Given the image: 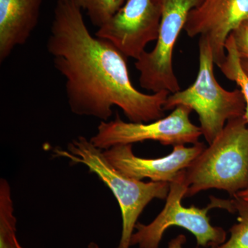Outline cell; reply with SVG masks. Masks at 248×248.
<instances>
[{
    "label": "cell",
    "instance_id": "6da1fadb",
    "mask_svg": "<svg viewBox=\"0 0 248 248\" xmlns=\"http://www.w3.org/2000/svg\"><path fill=\"white\" fill-rule=\"evenodd\" d=\"M46 48L66 80L73 113L107 122L117 107L130 122L148 123L164 117L170 93L138 91L130 79L126 57L108 41L91 35L81 9L70 0L57 1Z\"/></svg>",
    "mask_w": 248,
    "mask_h": 248
},
{
    "label": "cell",
    "instance_id": "7a4b0ae2",
    "mask_svg": "<svg viewBox=\"0 0 248 248\" xmlns=\"http://www.w3.org/2000/svg\"><path fill=\"white\" fill-rule=\"evenodd\" d=\"M185 170V197L218 189L234 197L248 187V127L244 116L228 121L221 133Z\"/></svg>",
    "mask_w": 248,
    "mask_h": 248
},
{
    "label": "cell",
    "instance_id": "3957f363",
    "mask_svg": "<svg viewBox=\"0 0 248 248\" xmlns=\"http://www.w3.org/2000/svg\"><path fill=\"white\" fill-rule=\"evenodd\" d=\"M53 154L69 159L71 164L84 165L112 191L122 217V236L117 248H130L135 226L145 208L155 199L166 200L169 195V183L144 182L125 177L108 161L104 152L85 137L73 139L66 150L56 147Z\"/></svg>",
    "mask_w": 248,
    "mask_h": 248
},
{
    "label": "cell",
    "instance_id": "277c9868",
    "mask_svg": "<svg viewBox=\"0 0 248 248\" xmlns=\"http://www.w3.org/2000/svg\"><path fill=\"white\" fill-rule=\"evenodd\" d=\"M200 68L193 84L184 91L170 94L164 108L188 107L199 116L202 135L210 144L227 122L244 115L246 102L239 89L228 91L217 81L213 51L206 39L200 37Z\"/></svg>",
    "mask_w": 248,
    "mask_h": 248
},
{
    "label": "cell",
    "instance_id": "5b68a950",
    "mask_svg": "<svg viewBox=\"0 0 248 248\" xmlns=\"http://www.w3.org/2000/svg\"><path fill=\"white\" fill-rule=\"evenodd\" d=\"M185 170L182 171L174 182L170 184L169 195L164 209L149 224L137 223L130 245L139 248H159L165 232L172 226L184 228L195 236L197 245L202 247L215 248L226 241V232L212 226L208 212L213 208H221L234 213L232 200H221L210 197V203L203 208L195 205L186 208L182 204L187 192Z\"/></svg>",
    "mask_w": 248,
    "mask_h": 248
},
{
    "label": "cell",
    "instance_id": "8992f818",
    "mask_svg": "<svg viewBox=\"0 0 248 248\" xmlns=\"http://www.w3.org/2000/svg\"><path fill=\"white\" fill-rule=\"evenodd\" d=\"M202 1L161 0L162 14L156 45L151 51L142 54L135 63L143 89L153 93L167 91L170 94L181 91L173 68V50L189 13Z\"/></svg>",
    "mask_w": 248,
    "mask_h": 248
},
{
    "label": "cell",
    "instance_id": "52a82bcc",
    "mask_svg": "<svg viewBox=\"0 0 248 248\" xmlns=\"http://www.w3.org/2000/svg\"><path fill=\"white\" fill-rule=\"evenodd\" d=\"M191 112L188 107L179 106L167 117L148 123L124 122L117 114L114 120L101 122L97 133L90 140L102 151L148 140L164 146L195 144L202 133L200 127L191 122Z\"/></svg>",
    "mask_w": 248,
    "mask_h": 248
},
{
    "label": "cell",
    "instance_id": "ba28073f",
    "mask_svg": "<svg viewBox=\"0 0 248 248\" xmlns=\"http://www.w3.org/2000/svg\"><path fill=\"white\" fill-rule=\"evenodd\" d=\"M161 0H127L94 35L108 41L126 58L138 60L151 42L157 40Z\"/></svg>",
    "mask_w": 248,
    "mask_h": 248
},
{
    "label": "cell",
    "instance_id": "9c48e42d",
    "mask_svg": "<svg viewBox=\"0 0 248 248\" xmlns=\"http://www.w3.org/2000/svg\"><path fill=\"white\" fill-rule=\"evenodd\" d=\"M205 148V143L200 141L190 147L177 145L173 146L169 155L156 159L137 156L131 144L117 145L103 152L108 161L125 177L139 181L147 178L152 182L170 184Z\"/></svg>",
    "mask_w": 248,
    "mask_h": 248
},
{
    "label": "cell",
    "instance_id": "30bf717a",
    "mask_svg": "<svg viewBox=\"0 0 248 248\" xmlns=\"http://www.w3.org/2000/svg\"><path fill=\"white\" fill-rule=\"evenodd\" d=\"M248 17V0H202L189 13L184 30L208 41L218 66L226 58L227 39Z\"/></svg>",
    "mask_w": 248,
    "mask_h": 248
},
{
    "label": "cell",
    "instance_id": "8fae6325",
    "mask_svg": "<svg viewBox=\"0 0 248 248\" xmlns=\"http://www.w3.org/2000/svg\"><path fill=\"white\" fill-rule=\"evenodd\" d=\"M44 0H0V62L25 45L40 17Z\"/></svg>",
    "mask_w": 248,
    "mask_h": 248
},
{
    "label": "cell",
    "instance_id": "7c38bea8",
    "mask_svg": "<svg viewBox=\"0 0 248 248\" xmlns=\"http://www.w3.org/2000/svg\"><path fill=\"white\" fill-rule=\"evenodd\" d=\"M17 219L14 215L11 187L6 179H0V248H24L16 236Z\"/></svg>",
    "mask_w": 248,
    "mask_h": 248
},
{
    "label": "cell",
    "instance_id": "4fadbf2b",
    "mask_svg": "<svg viewBox=\"0 0 248 248\" xmlns=\"http://www.w3.org/2000/svg\"><path fill=\"white\" fill-rule=\"evenodd\" d=\"M226 55L223 61L218 65L221 73L227 79L234 81L240 88L246 102V110L244 119L248 125V76L241 65L240 58L232 36L230 35L227 39L226 45Z\"/></svg>",
    "mask_w": 248,
    "mask_h": 248
},
{
    "label": "cell",
    "instance_id": "5bb4252c",
    "mask_svg": "<svg viewBox=\"0 0 248 248\" xmlns=\"http://www.w3.org/2000/svg\"><path fill=\"white\" fill-rule=\"evenodd\" d=\"M87 13L93 25L106 24L122 7L125 0H70Z\"/></svg>",
    "mask_w": 248,
    "mask_h": 248
},
{
    "label": "cell",
    "instance_id": "9a60e30c",
    "mask_svg": "<svg viewBox=\"0 0 248 248\" xmlns=\"http://www.w3.org/2000/svg\"><path fill=\"white\" fill-rule=\"evenodd\" d=\"M234 213H238V222L231 229V237L223 244L213 248H248V202L239 197H232Z\"/></svg>",
    "mask_w": 248,
    "mask_h": 248
},
{
    "label": "cell",
    "instance_id": "2e32d148",
    "mask_svg": "<svg viewBox=\"0 0 248 248\" xmlns=\"http://www.w3.org/2000/svg\"><path fill=\"white\" fill-rule=\"evenodd\" d=\"M241 60H248V17L231 32Z\"/></svg>",
    "mask_w": 248,
    "mask_h": 248
},
{
    "label": "cell",
    "instance_id": "e0dca14e",
    "mask_svg": "<svg viewBox=\"0 0 248 248\" xmlns=\"http://www.w3.org/2000/svg\"><path fill=\"white\" fill-rule=\"evenodd\" d=\"M186 242V237L185 235L179 234L170 241L168 248H183V246Z\"/></svg>",
    "mask_w": 248,
    "mask_h": 248
},
{
    "label": "cell",
    "instance_id": "ac0fdd59",
    "mask_svg": "<svg viewBox=\"0 0 248 248\" xmlns=\"http://www.w3.org/2000/svg\"><path fill=\"white\" fill-rule=\"evenodd\" d=\"M234 196L239 197V198L242 199V200L246 201V202H248V187L244 190L241 191V192H239V193L236 194Z\"/></svg>",
    "mask_w": 248,
    "mask_h": 248
},
{
    "label": "cell",
    "instance_id": "d6986e66",
    "mask_svg": "<svg viewBox=\"0 0 248 248\" xmlns=\"http://www.w3.org/2000/svg\"><path fill=\"white\" fill-rule=\"evenodd\" d=\"M241 65H242V67L243 68H244V71L246 72V74H247L248 76V60H241Z\"/></svg>",
    "mask_w": 248,
    "mask_h": 248
},
{
    "label": "cell",
    "instance_id": "ffe728a7",
    "mask_svg": "<svg viewBox=\"0 0 248 248\" xmlns=\"http://www.w3.org/2000/svg\"><path fill=\"white\" fill-rule=\"evenodd\" d=\"M87 248H99V247L96 243L91 242L89 244V246H87Z\"/></svg>",
    "mask_w": 248,
    "mask_h": 248
}]
</instances>
